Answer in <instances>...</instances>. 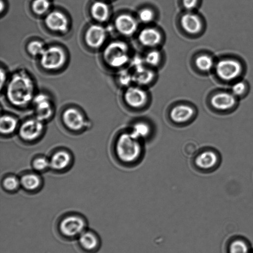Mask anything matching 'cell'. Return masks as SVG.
<instances>
[{
	"label": "cell",
	"instance_id": "1",
	"mask_svg": "<svg viewBox=\"0 0 253 253\" xmlns=\"http://www.w3.org/2000/svg\"><path fill=\"white\" fill-rule=\"evenodd\" d=\"M6 95L14 106L24 107L28 105L35 97L34 83L31 77L25 72L15 74L7 86Z\"/></svg>",
	"mask_w": 253,
	"mask_h": 253
},
{
	"label": "cell",
	"instance_id": "2",
	"mask_svg": "<svg viewBox=\"0 0 253 253\" xmlns=\"http://www.w3.org/2000/svg\"><path fill=\"white\" fill-rule=\"evenodd\" d=\"M141 141L131 132L120 134L115 144V152L119 159L128 164L137 161L143 152Z\"/></svg>",
	"mask_w": 253,
	"mask_h": 253
},
{
	"label": "cell",
	"instance_id": "3",
	"mask_svg": "<svg viewBox=\"0 0 253 253\" xmlns=\"http://www.w3.org/2000/svg\"><path fill=\"white\" fill-rule=\"evenodd\" d=\"M128 47L121 41L110 43L104 49L103 58L107 64L112 68H119L129 60Z\"/></svg>",
	"mask_w": 253,
	"mask_h": 253
},
{
	"label": "cell",
	"instance_id": "4",
	"mask_svg": "<svg viewBox=\"0 0 253 253\" xmlns=\"http://www.w3.org/2000/svg\"><path fill=\"white\" fill-rule=\"evenodd\" d=\"M86 228V222L83 218L76 214L63 217L59 224L60 233L69 238L79 237Z\"/></svg>",
	"mask_w": 253,
	"mask_h": 253
},
{
	"label": "cell",
	"instance_id": "5",
	"mask_svg": "<svg viewBox=\"0 0 253 253\" xmlns=\"http://www.w3.org/2000/svg\"><path fill=\"white\" fill-rule=\"evenodd\" d=\"M218 76L223 81H233L239 77L243 72L240 62L233 58H226L220 60L215 66Z\"/></svg>",
	"mask_w": 253,
	"mask_h": 253
},
{
	"label": "cell",
	"instance_id": "6",
	"mask_svg": "<svg viewBox=\"0 0 253 253\" xmlns=\"http://www.w3.org/2000/svg\"><path fill=\"white\" fill-rule=\"evenodd\" d=\"M66 59L65 52L61 48L52 46L45 49L40 56V63L46 70H55L64 65Z\"/></svg>",
	"mask_w": 253,
	"mask_h": 253
},
{
	"label": "cell",
	"instance_id": "7",
	"mask_svg": "<svg viewBox=\"0 0 253 253\" xmlns=\"http://www.w3.org/2000/svg\"><path fill=\"white\" fill-rule=\"evenodd\" d=\"M44 127V122L36 117L27 119L20 126V137L26 142L35 141L42 135Z\"/></svg>",
	"mask_w": 253,
	"mask_h": 253
},
{
	"label": "cell",
	"instance_id": "8",
	"mask_svg": "<svg viewBox=\"0 0 253 253\" xmlns=\"http://www.w3.org/2000/svg\"><path fill=\"white\" fill-rule=\"evenodd\" d=\"M63 124L70 130L79 132L87 126V120L83 113L75 107H69L62 114Z\"/></svg>",
	"mask_w": 253,
	"mask_h": 253
},
{
	"label": "cell",
	"instance_id": "9",
	"mask_svg": "<svg viewBox=\"0 0 253 253\" xmlns=\"http://www.w3.org/2000/svg\"><path fill=\"white\" fill-rule=\"evenodd\" d=\"M35 107V117L46 121L53 114V108L50 97L46 94H39L35 96L33 100Z\"/></svg>",
	"mask_w": 253,
	"mask_h": 253
},
{
	"label": "cell",
	"instance_id": "10",
	"mask_svg": "<svg viewBox=\"0 0 253 253\" xmlns=\"http://www.w3.org/2000/svg\"><path fill=\"white\" fill-rule=\"evenodd\" d=\"M237 103V98L232 93L222 92L215 94L211 99L212 106L219 111H228L234 108Z\"/></svg>",
	"mask_w": 253,
	"mask_h": 253
},
{
	"label": "cell",
	"instance_id": "11",
	"mask_svg": "<svg viewBox=\"0 0 253 253\" xmlns=\"http://www.w3.org/2000/svg\"><path fill=\"white\" fill-rule=\"evenodd\" d=\"M124 100L126 104L131 108L139 109L147 104L148 97L146 91L142 89L132 87L126 91Z\"/></svg>",
	"mask_w": 253,
	"mask_h": 253
},
{
	"label": "cell",
	"instance_id": "12",
	"mask_svg": "<svg viewBox=\"0 0 253 253\" xmlns=\"http://www.w3.org/2000/svg\"><path fill=\"white\" fill-rule=\"evenodd\" d=\"M115 26L121 34L129 36L136 32L138 24L137 20L132 16L129 15L122 14L118 16L116 19Z\"/></svg>",
	"mask_w": 253,
	"mask_h": 253
},
{
	"label": "cell",
	"instance_id": "13",
	"mask_svg": "<svg viewBox=\"0 0 253 253\" xmlns=\"http://www.w3.org/2000/svg\"><path fill=\"white\" fill-rule=\"evenodd\" d=\"M106 38L105 29L99 25H92L87 30L85 40L87 44L92 48L98 49L104 43Z\"/></svg>",
	"mask_w": 253,
	"mask_h": 253
},
{
	"label": "cell",
	"instance_id": "14",
	"mask_svg": "<svg viewBox=\"0 0 253 253\" xmlns=\"http://www.w3.org/2000/svg\"><path fill=\"white\" fill-rule=\"evenodd\" d=\"M196 114L195 109L191 106L180 104L173 107L170 112L171 120L177 124H184L192 119Z\"/></svg>",
	"mask_w": 253,
	"mask_h": 253
},
{
	"label": "cell",
	"instance_id": "15",
	"mask_svg": "<svg viewBox=\"0 0 253 253\" xmlns=\"http://www.w3.org/2000/svg\"><path fill=\"white\" fill-rule=\"evenodd\" d=\"M45 23L52 31L64 32L68 30L69 22L65 15L58 11H53L46 16Z\"/></svg>",
	"mask_w": 253,
	"mask_h": 253
},
{
	"label": "cell",
	"instance_id": "16",
	"mask_svg": "<svg viewBox=\"0 0 253 253\" xmlns=\"http://www.w3.org/2000/svg\"><path fill=\"white\" fill-rule=\"evenodd\" d=\"M219 161V157L217 153L212 150H207L197 155L195 164L199 169L209 170L215 167Z\"/></svg>",
	"mask_w": 253,
	"mask_h": 253
},
{
	"label": "cell",
	"instance_id": "17",
	"mask_svg": "<svg viewBox=\"0 0 253 253\" xmlns=\"http://www.w3.org/2000/svg\"><path fill=\"white\" fill-rule=\"evenodd\" d=\"M51 168L59 171L64 170L71 164L72 156L66 150H60L54 153L50 159Z\"/></svg>",
	"mask_w": 253,
	"mask_h": 253
},
{
	"label": "cell",
	"instance_id": "18",
	"mask_svg": "<svg viewBox=\"0 0 253 253\" xmlns=\"http://www.w3.org/2000/svg\"><path fill=\"white\" fill-rule=\"evenodd\" d=\"M181 25L187 33L192 34L199 33L202 28V22L200 18L191 13L186 14L182 17Z\"/></svg>",
	"mask_w": 253,
	"mask_h": 253
},
{
	"label": "cell",
	"instance_id": "19",
	"mask_svg": "<svg viewBox=\"0 0 253 253\" xmlns=\"http://www.w3.org/2000/svg\"><path fill=\"white\" fill-rule=\"evenodd\" d=\"M78 237L79 245L84 250L92 252L99 248L100 241L95 233L86 230Z\"/></svg>",
	"mask_w": 253,
	"mask_h": 253
},
{
	"label": "cell",
	"instance_id": "20",
	"mask_svg": "<svg viewBox=\"0 0 253 253\" xmlns=\"http://www.w3.org/2000/svg\"><path fill=\"white\" fill-rule=\"evenodd\" d=\"M162 36L159 32L154 28H145L139 35V40L142 45L147 47H154L160 44Z\"/></svg>",
	"mask_w": 253,
	"mask_h": 253
},
{
	"label": "cell",
	"instance_id": "21",
	"mask_svg": "<svg viewBox=\"0 0 253 253\" xmlns=\"http://www.w3.org/2000/svg\"><path fill=\"white\" fill-rule=\"evenodd\" d=\"M19 128V121L11 115L4 114L1 117L0 130L1 134L8 136L14 133Z\"/></svg>",
	"mask_w": 253,
	"mask_h": 253
},
{
	"label": "cell",
	"instance_id": "22",
	"mask_svg": "<svg viewBox=\"0 0 253 253\" xmlns=\"http://www.w3.org/2000/svg\"><path fill=\"white\" fill-rule=\"evenodd\" d=\"M20 180L21 186L29 192L36 191L42 183L40 177L34 173H28L24 175L20 178Z\"/></svg>",
	"mask_w": 253,
	"mask_h": 253
},
{
	"label": "cell",
	"instance_id": "23",
	"mask_svg": "<svg viewBox=\"0 0 253 253\" xmlns=\"http://www.w3.org/2000/svg\"><path fill=\"white\" fill-rule=\"evenodd\" d=\"M91 13L93 19L98 22L103 23L108 19L109 9L105 3L97 1L92 5Z\"/></svg>",
	"mask_w": 253,
	"mask_h": 253
},
{
	"label": "cell",
	"instance_id": "24",
	"mask_svg": "<svg viewBox=\"0 0 253 253\" xmlns=\"http://www.w3.org/2000/svg\"><path fill=\"white\" fill-rule=\"evenodd\" d=\"M150 125L146 122L140 121L133 126L131 133L137 138L141 140L148 138L151 134Z\"/></svg>",
	"mask_w": 253,
	"mask_h": 253
},
{
	"label": "cell",
	"instance_id": "25",
	"mask_svg": "<svg viewBox=\"0 0 253 253\" xmlns=\"http://www.w3.org/2000/svg\"><path fill=\"white\" fill-rule=\"evenodd\" d=\"M133 76V81L140 85H146L150 83L154 78V74L151 71L142 67L136 70Z\"/></svg>",
	"mask_w": 253,
	"mask_h": 253
},
{
	"label": "cell",
	"instance_id": "26",
	"mask_svg": "<svg viewBox=\"0 0 253 253\" xmlns=\"http://www.w3.org/2000/svg\"><path fill=\"white\" fill-rule=\"evenodd\" d=\"M196 64L198 68L203 72H210L216 66L213 58L206 54L199 56L196 59Z\"/></svg>",
	"mask_w": 253,
	"mask_h": 253
},
{
	"label": "cell",
	"instance_id": "27",
	"mask_svg": "<svg viewBox=\"0 0 253 253\" xmlns=\"http://www.w3.org/2000/svg\"><path fill=\"white\" fill-rule=\"evenodd\" d=\"M2 185L6 191L15 192L21 186L20 178L15 175L8 176L4 178Z\"/></svg>",
	"mask_w": 253,
	"mask_h": 253
},
{
	"label": "cell",
	"instance_id": "28",
	"mask_svg": "<svg viewBox=\"0 0 253 253\" xmlns=\"http://www.w3.org/2000/svg\"><path fill=\"white\" fill-rule=\"evenodd\" d=\"M50 7L49 0H34L32 4L33 11L38 15H42L47 13Z\"/></svg>",
	"mask_w": 253,
	"mask_h": 253
},
{
	"label": "cell",
	"instance_id": "29",
	"mask_svg": "<svg viewBox=\"0 0 253 253\" xmlns=\"http://www.w3.org/2000/svg\"><path fill=\"white\" fill-rule=\"evenodd\" d=\"M33 169L38 172H42L51 168L50 159L45 156L35 158L32 163Z\"/></svg>",
	"mask_w": 253,
	"mask_h": 253
},
{
	"label": "cell",
	"instance_id": "30",
	"mask_svg": "<svg viewBox=\"0 0 253 253\" xmlns=\"http://www.w3.org/2000/svg\"><path fill=\"white\" fill-rule=\"evenodd\" d=\"M45 49L43 43L39 41H32L27 46L28 52L33 56H41Z\"/></svg>",
	"mask_w": 253,
	"mask_h": 253
},
{
	"label": "cell",
	"instance_id": "31",
	"mask_svg": "<svg viewBox=\"0 0 253 253\" xmlns=\"http://www.w3.org/2000/svg\"><path fill=\"white\" fill-rule=\"evenodd\" d=\"M230 253H249V247L246 242L240 239L235 240L229 246Z\"/></svg>",
	"mask_w": 253,
	"mask_h": 253
},
{
	"label": "cell",
	"instance_id": "32",
	"mask_svg": "<svg viewBox=\"0 0 253 253\" xmlns=\"http://www.w3.org/2000/svg\"><path fill=\"white\" fill-rule=\"evenodd\" d=\"M160 59L161 55L159 51H152L147 54L144 61L150 66L155 67L159 64Z\"/></svg>",
	"mask_w": 253,
	"mask_h": 253
},
{
	"label": "cell",
	"instance_id": "33",
	"mask_svg": "<svg viewBox=\"0 0 253 253\" xmlns=\"http://www.w3.org/2000/svg\"><path fill=\"white\" fill-rule=\"evenodd\" d=\"M247 91V86L243 81L235 83L231 87V93L237 98L244 96Z\"/></svg>",
	"mask_w": 253,
	"mask_h": 253
},
{
	"label": "cell",
	"instance_id": "34",
	"mask_svg": "<svg viewBox=\"0 0 253 253\" xmlns=\"http://www.w3.org/2000/svg\"><path fill=\"white\" fill-rule=\"evenodd\" d=\"M140 21L145 24L151 23L154 19V14L153 11L149 9L142 10L138 15Z\"/></svg>",
	"mask_w": 253,
	"mask_h": 253
},
{
	"label": "cell",
	"instance_id": "35",
	"mask_svg": "<svg viewBox=\"0 0 253 253\" xmlns=\"http://www.w3.org/2000/svg\"><path fill=\"white\" fill-rule=\"evenodd\" d=\"M198 150L197 145L193 142H188L183 147L184 153L189 156L194 155Z\"/></svg>",
	"mask_w": 253,
	"mask_h": 253
},
{
	"label": "cell",
	"instance_id": "36",
	"mask_svg": "<svg viewBox=\"0 0 253 253\" xmlns=\"http://www.w3.org/2000/svg\"><path fill=\"white\" fill-rule=\"evenodd\" d=\"M120 82L123 85H128L132 81H133V76L127 72H122L119 76Z\"/></svg>",
	"mask_w": 253,
	"mask_h": 253
},
{
	"label": "cell",
	"instance_id": "37",
	"mask_svg": "<svg viewBox=\"0 0 253 253\" xmlns=\"http://www.w3.org/2000/svg\"><path fill=\"white\" fill-rule=\"evenodd\" d=\"M198 2L199 0H182L184 7L188 10L195 8L198 4Z\"/></svg>",
	"mask_w": 253,
	"mask_h": 253
},
{
	"label": "cell",
	"instance_id": "38",
	"mask_svg": "<svg viewBox=\"0 0 253 253\" xmlns=\"http://www.w3.org/2000/svg\"><path fill=\"white\" fill-rule=\"evenodd\" d=\"M7 79V75L6 72L3 70H1V88H2L3 86L5 84Z\"/></svg>",
	"mask_w": 253,
	"mask_h": 253
}]
</instances>
